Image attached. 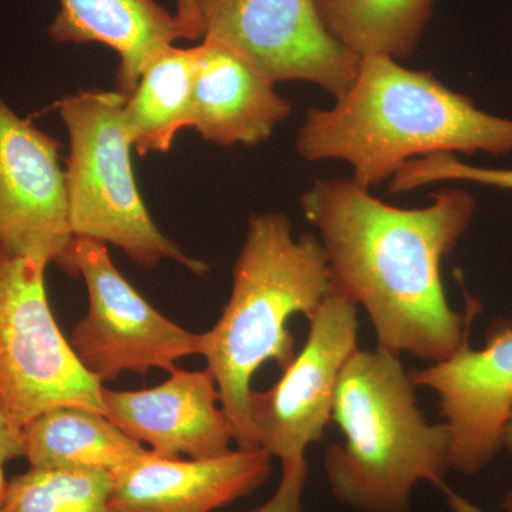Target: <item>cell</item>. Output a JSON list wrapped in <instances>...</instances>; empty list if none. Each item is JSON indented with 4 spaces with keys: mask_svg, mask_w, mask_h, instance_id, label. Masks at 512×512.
<instances>
[{
    "mask_svg": "<svg viewBox=\"0 0 512 512\" xmlns=\"http://www.w3.org/2000/svg\"><path fill=\"white\" fill-rule=\"evenodd\" d=\"M476 207L457 188L433 192L423 208L393 207L353 178L316 180L301 197L303 217L328 256L333 291L365 309L377 348L427 363L448 359L468 338L473 315L448 302L441 264Z\"/></svg>",
    "mask_w": 512,
    "mask_h": 512,
    "instance_id": "obj_1",
    "label": "cell"
},
{
    "mask_svg": "<svg viewBox=\"0 0 512 512\" xmlns=\"http://www.w3.org/2000/svg\"><path fill=\"white\" fill-rule=\"evenodd\" d=\"M295 147L308 161H346L353 180L370 190L434 153L507 156L512 120L478 109L430 72L366 56L348 92L330 109L306 113Z\"/></svg>",
    "mask_w": 512,
    "mask_h": 512,
    "instance_id": "obj_2",
    "label": "cell"
},
{
    "mask_svg": "<svg viewBox=\"0 0 512 512\" xmlns=\"http://www.w3.org/2000/svg\"><path fill=\"white\" fill-rule=\"evenodd\" d=\"M332 289L328 256L313 234L293 238L288 215L249 218L232 269V292L214 328L201 333V353L221 394L238 448L254 450L249 420L252 377L266 362L284 372L298 353L288 322L311 318Z\"/></svg>",
    "mask_w": 512,
    "mask_h": 512,
    "instance_id": "obj_3",
    "label": "cell"
},
{
    "mask_svg": "<svg viewBox=\"0 0 512 512\" xmlns=\"http://www.w3.org/2000/svg\"><path fill=\"white\" fill-rule=\"evenodd\" d=\"M332 421L345 441L326 448L330 493L355 512H412L420 483L444 487L453 470L450 429L430 424L400 356L359 349L340 375Z\"/></svg>",
    "mask_w": 512,
    "mask_h": 512,
    "instance_id": "obj_4",
    "label": "cell"
},
{
    "mask_svg": "<svg viewBox=\"0 0 512 512\" xmlns=\"http://www.w3.org/2000/svg\"><path fill=\"white\" fill-rule=\"evenodd\" d=\"M126 100L117 90H80L57 104L70 138L66 190L74 238L114 245L144 268L171 259L192 274L207 275V262L165 237L141 198L124 126Z\"/></svg>",
    "mask_w": 512,
    "mask_h": 512,
    "instance_id": "obj_5",
    "label": "cell"
},
{
    "mask_svg": "<svg viewBox=\"0 0 512 512\" xmlns=\"http://www.w3.org/2000/svg\"><path fill=\"white\" fill-rule=\"evenodd\" d=\"M46 268L0 248V409L18 431L62 407L104 414L103 383L50 311Z\"/></svg>",
    "mask_w": 512,
    "mask_h": 512,
    "instance_id": "obj_6",
    "label": "cell"
},
{
    "mask_svg": "<svg viewBox=\"0 0 512 512\" xmlns=\"http://www.w3.org/2000/svg\"><path fill=\"white\" fill-rule=\"evenodd\" d=\"M74 261L86 282L89 311L74 326L70 345L100 383L124 372H171L177 360L200 355L201 335L154 309L120 274L106 244L76 238Z\"/></svg>",
    "mask_w": 512,
    "mask_h": 512,
    "instance_id": "obj_7",
    "label": "cell"
},
{
    "mask_svg": "<svg viewBox=\"0 0 512 512\" xmlns=\"http://www.w3.org/2000/svg\"><path fill=\"white\" fill-rule=\"evenodd\" d=\"M308 322L305 345L281 379L249 397L256 446L282 467L305 461L306 450L323 440L343 367L360 349L357 306L342 293L330 289Z\"/></svg>",
    "mask_w": 512,
    "mask_h": 512,
    "instance_id": "obj_8",
    "label": "cell"
},
{
    "mask_svg": "<svg viewBox=\"0 0 512 512\" xmlns=\"http://www.w3.org/2000/svg\"><path fill=\"white\" fill-rule=\"evenodd\" d=\"M202 39L214 40L266 79L316 84L343 96L359 70L323 25L315 0H198Z\"/></svg>",
    "mask_w": 512,
    "mask_h": 512,
    "instance_id": "obj_9",
    "label": "cell"
},
{
    "mask_svg": "<svg viewBox=\"0 0 512 512\" xmlns=\"http://www.w3.org/2000/svg\"><path fill=\"white\" fill-rule=\"evenodd\" d=\"M60 150L0 96V248L77 275Z\"/></svg>",
    "mask_w": 512,
    "mask_h": 512,
    "instance_id": "obj_10",
    "label": "cell"
},
{
    "mask_svg": "<svg viewBox=\"0 0 512 512\" xmlns=\"http://www.w3.org/2000/svg\"><path fill=\"white\" fill-rule=\"evenodd\" d=\"M414 386L439 397L450 429L453 470L476 476L503 450L512 410V320H497L483 349L468 338L446 360L409 372Z\"/></svg>",
    "mask_w": 512,
    "mask_h": 512,
    "instance_id": "obj_11",
    "label": "cell"
},
{
    "mask_svg": "<svg viewBox=\"0 0 512 512\" xmlns=\"http://www.w3.org/2000/svg\"><path fill=\"white\" fill-rule=\"evenodd\" d=\"M104 414L137 443L160 456L212 458L231 453V421L210 370L174 367L164 383L144 390L103 387Z\"/></svg>",
    "mask_w": 512,
    "mask_h": 512,
    "instance_id": "obj_12",
    "label": "cell"
},
{
    "mask_svg": "<svg viewBox=\"0 0 512 512\" xmlns=\"http://www.w3.org/2000/svg\"><path fill=\"white\" fill-rule=\"evenodd\" d=\"M271 458L262 448L190 460L148 450L111 474V501L117 512H212L264 485Z\"/></svg>",
    "mask_w": 512,
    "mask_h": 512,
    "instance_id": "obj_13",
    "label": "cell"
},
{
    "mask_svg": "<svg viewBox=\"0 0 512 512\" xmlns=\"http://www.w3.org/2000/svg\"><path fill=\"white\" fill-rule=\"evenodd\" d=\"M194 53V128L204 140L256 146L291 116L275 83L228 47L202 39Z\"/></svg>",
    "mask_w": 512,
    "mask_h": 512,
    "instance_id": "obj_14",
    "label": "cell"
},
{
    "mask_svg": "<svg viewBox=\"0 0 512 512\" xmlns=\"http://www.w3.org/2000/svg\"><path fill=\"white\" fill-rule=\"evenodd\" d=\"M60 9L47 28L59 45L99 43L120 57L117 92L126 99L141 73L164 49L184 39L175 13L157 0H59Z\"/></svg>",
    "mask_w": 512,
    "mask_h": 512,
    "instance_id": "obj_15",
    "label": "cell"
},
{
    "mask_svg": "<svg viewBox=\"0 0 512 512\" xmlns=\"http://www.w3.org/2000/svg\"><path fill=\"white\" fill-rule=\"evenodd\" d=\"M30 468L116 473L147 453V448L116 426L106 414L62 407L20 430Z\"/></svg>",
    "mask_w": 512,
    "mask_h": 512,
    "instance_id": "obj_16",
    "label": "cell"
},
{
    "mask_svg": "<svg viewBox=\"0 0 512 512\" xmlns=\"http://www.w3.org/2000/svg\"><path fill=\"white\" fill-rule=\"evenodd\" d=\"M194 47L168 46L147 64L123 119L138 156L167 153L177 134L194 127Z\"/></svg>",
    "mask_w": 512,
    "mask_h": 512,
    "instance_id": "obj_17",
    "label": "cell"
},
{
    "mask_svg": "<svg viewBox=\"0 0 512 512\" xmlns=\"http://www.w3.org/2000/svg\"><path fill=\"white\" fill-rule=\"evenodd\" d=\"M437 0H315L330 35L360 57H412Z\"/></svg>",
    "mask_w": 512,
    "mask_h": 512,
    "instance_id": "obj_18",
    "label": "cell"
},
{
    "mask_svg": "<svg viewBox=\"0 0 512 512\" xmlns=\"http://www.w3.org/2000/svg\"><path fill=\"white\" fill-rule=\"evenodd\" d=\"M111 494L110 473L29 467L8 480L2 512H117Z\"/></svg>",
    "mask_w": 512,
    "mask_h": 512,
    "instance_id": "obj_19",
    "label": "cell"
},
{
    "mask_svg": "<svg viewBox=\"0 0 512 512\" xmlns=\"http://www.w3.org/2000/svg\"><path fill=\"white\" fill-rule=\"evenodd\" d=\"M440 181H463L512 191V170L477 167L464 163L456 154L434 153L404 164L390 180L389 191L392 194H406Z\"/></svg>",
    "mask_w": 512,
    "mask_h": 512,
    "instance_id": "obj_20",
    "label": "cell"
},
{
    "mask_svg": "<svg viewBox=\"0 0 512 512\" xmlns=\"http://www.w3.org/2000/svg\"><path fill=\"white\" fill-rule=\"evenodd\" d=\"M308 461L282 467L275 494L266 503L245 512H303V493L308 483Z\"/></svg>",
    "mask_w": 512,
    "mask_h": 512,
    "instance_id": "obj_21",
    "label": "cell"
},
{
    "mask_svg": "<svg viewBox=\"0 0 512 512\" xmlns=\"http://www.w3.org/2000/svg\"><path fill=\"white\" fill-rule=\"evenodd\" d=\"M175 16L184 30L185 40H202V23L198 0H175Z\"/></svg>",
    "mask_w": 512,
    "mask_h": 512,
    "instance_id": "obj_22",
    "label": "cell"
},
{
    "mask_svg": "<svg viewBox=\"0 0 512 512\" xmlns=\"http://www.w3.org/2000/svg\"><path fill=\"white\" fill-rule=\"evenodd\" d=\"M20 457H25L22 434L10 426L0 409V463L6 464Z\"/></svg>",
    "mask_w": 512,
    "mask_h": 512,
    "instance_id": "obj_23",
    "label": "cell"
},
{
    "mask_svg": "<svg viewBox=\"0 0 512 512\" xmlns=\"http://www.w3.org/2000/svg\"><path fill=\"white\" fill-rule=\"evenodd\" d=\"M447 494V505L451 512H487L483 508L478 507L473 501L463 497V495L454 493V491L447 490L444 488Z\"/></svg>",
    "mask_w": 512,
    "mask_h": 512,
    "instance_id": "obj_24",
    "label": "cell"
},
{
    "mask_svg": "<svg viewBox=\"0 0 512 512\" xmlns=\"http://www.w3.org/2000/svg\"><path fill=\"white\" fill-rule=\"evenodd\" d=\"M503 450H507L512 453V410L510 417H508L507 424H505L503 434Z\"/></svg>",
    "mask_w": 512,
    "mask_h": 512,
    "instance_id": "obj_25",
    "label": "cell"
},
{
    "mask_svg": "<svg viewBox=\"0 0 512 512\" xmlns=\"http://www.w3.org/2000/svg\"><path fill=\"white\" fill-rule=\"evenodd\" d=\"M3 467H5V464L0 463V512H2L3 500H5L6 484H8Z\"/></svg>",
    "mask_w": 512,
    "mask_h": 512,
    "instance_id": "obj_26",
    "label": "cell"
},
{
    "mask_svg": "<svg viewBox=\"0 0 512 512\" xmlns=\"http://www.w3.org/2000/svg\"><path fill=\"white\" fill-rule=\"evenodd\" d=\"M503 508L507 512H512V487L507 491V494H505Z\"/></svg>",
    "mask_w": 512,
    "mask_h": 512,
    "instance_id": "obj_27",
    "label": "cell"
}]
</instances>
